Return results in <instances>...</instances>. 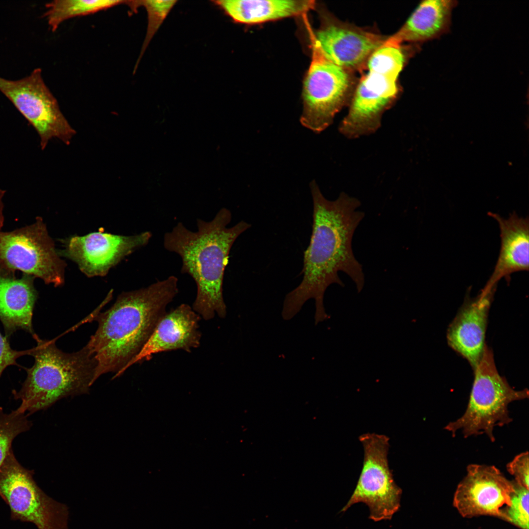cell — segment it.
Listing matches in <instances>:
<instances>
[{"mask_svg":"<svg viewBox=\"0 0 529 529\" xmlns=\"http://www.w3.org/2000/svg\"><path fill=\"white\" fill-rule=\"evenodd\" d=\"M507 471L515 478L518 484L529 489V453L523 452L517 455L506 465Z\"/></svg>","mask_w":529,"mask_h":529,"instance_id":"cell-25","label":"cell"},{"mask_svg":"<svg viewBox=\"0 0 529 529\" xmlns=\"http://www.w3.org/2000/svg\"><path fill=\"white\" fill-rule=\"evenodd\" d=\"M456 0H426L416 7L407 21L388 39L404 42H423L440 38L450 31Z\"/></svg>","mask_w":529,"mask_h":529,"instance_id":"cell-19","label":"cell"},{"mask_svg":"<svg viewBox=\"0 0 529 529\" xmlns=\"http://www.w3.org/2000/svg\"><path fill=\"white\" fill-rule=\"evenodd\" d=\"M177 2V0H134L135 10L140 6L146 10L148 17L147 32L134 71L152 38Z\"/></svg>","mask_w":529,"mask_h":529,"instance_id":"cell-23","label":"cell"},{"mask_svg":"<svg viewBox=\"0 0 529 529\" xmlns=\"http://www.w3.org/2000/svg\"><path fill=\"white\" fill-rule=\"evenodd\" d=\"M201 317L190 305L182 304L166 313L161 319L148 339L129 364L148 361L155 354L181 349L191 352L200 344Z\"/></svg>","mask_w":529,"mask_h":529,"instance_id":"cell-15","label":"cell"},{"mask_svg":"<svg viewBox=\"0 0 529 529\" xmlns=\"http://www.w3.org/2000/svg\"><path fill=\"white\" fill-rule=\"evenodd\" d=\"M211 2L235 23L246 24L304 16L315 5L314 1L311 0H218Z\"/></svg>","mask_w":529,"mask_h":529,"instance_id":"cell-20","label":"cell"},{"mask_svg":"<svg viewBox=\"0 0 529 529\" xmlns=\"http://www.w3.org/2000/svg\"><path fill=\"white\" fill-rule=\"evenodd\" d=\"M474 370V379L466 409L460 417L444 429L454 436L457 431H461L466 438L485 434L494 442V428L508 424L512 420L509 404L528 398L529 390H516L510 386L498 372L492 350L486 345Z\"/></svg>","mask_w":529,"mask_h":529,"instance_id":"cell-5","label":"cell"},{"mask_svg":"<svg viewBox=\"0 0 529 529\" xmlns=\"http://www.w3.org/2000/svg\"><path fill=\"white\" fill-rule=\"evenodd\" d=\"M466 470L454 494V507L464 518L487 516L504 520V511L514 490L513 481L494 466L471 464Z\"/></svg>","mask_w":529,"mask_h":529,"instance_id":"cell-12","label":"cell"},{"mask_svg":"<svg viewBox=\"0 0 529 529\" xmlns=\"http://www.w3.org/2000/svg\"><path fill=\"white\" fill-rule=\"evenodd\" d=\"M15 274L0 264V320L7 338L19 330L33 337V311L38 296L34 278L25 274L17 278Z\"/></svg>","mask_w":529,"mask_h":529,"instance_id":"cell-17","label":"cell"},{"mask_svg":"<svg viewBox=\"0 0 529 529\" xmlns=\"http://www.w3.org/2000/svg\"><path fill=\"white\" fill-rule=\"evenodd\" d=\"M151 237L149 231L131 236L92 232L64 240L58 253L75 263L88 277L103 276L124 257L146 245Z\"/></svg>","mask_w":529,"mask_h":529,"instance_id":"cell-13","label":"cell"},{"mask_svg":"<svg viewBox=\"0 0 529 529\" xmlns=\"http://www.w3.org/2000/svg\"><path fill=\"white\" fill-rule=\"evenodd\" d=\"M496 289L483 288L474 299L467 301L448 328L449 345L474 369L485 344L487 315Z\"/></svg>","mask_w":529,"mask_h":529,"instance_id":"cell-16","label":"cell"},{"mask_svg":"<svg viewBox=\"0 0 529 529\" xmlns=\"http://www.w3.org/2000/svg\"><path fill=\"white\" fill-rule=\"evenodd\" d=\"M30 349L17 351L11 348L8 340L0 333V377L5 369L10 365L21 366L17 363V359L24 355H29Z\"/></svg>","mask_w":529,"mask_h":529,"instance_id":"cell-26","label":"cell"},{"mask_svg":"<svg viewBox=\"0 0 529 529\" xmlns=\"http://www.w3.org/2000/svg\"><path fill=\"white\" fill-rule=\"evenodd\" d=\"M23 466L12 449L0 466L1 498L13 520L32 523L38 529H68V506L48 496Z\"/></svg>","mask_w":529,"mask_h":529,"instance_id":"cell-7","label":"cell"},{"mask_svg":"<svg viewBox=\"0 0 529 529\" xmlns=\"http://www.w3.org/2000/svg\"><path fill=\"white\" fill-rule=\"evenodd\" d=\"M368 72L360 80L350 102L347 115L338 130L348 139L375 133L381 125L384 112L395 99L397 81L402 69L375 59H369Z\"/></svg>","mask_w":529,"mask_h":529,"instance_id":"cell-10","label":"cell"},{"mask_svg":"<svg viewBox=\"0 0 529 529\" xmlns=\"http://www.w3.org/2000/svg\"><path fill=\"white\" fill-rule=\"evenodd\" d=\"M488 215L498 223L501 247L493 272L484 287L496 289L499 281H510V275L529 269V222L527 217L513 213L507 218L489 212Z\"/></svg>","mask_w":529,"mask_h":529,"instance_id":"cell-18","label":"cell"},{"mask_svg":"<svg viewBox=\"0 0 529 529\" xmlns=\"http://www.w3.org/2000/svg\"><path fill=\"white\" fill-rule=\"evenodd\" d=\"M309 31L312 61L303 84V110L300 121L304 127L318 133L333 123L336 114L348 103L352 78L348 70L323 54Z\"/></svg>","mask_w":529,"mask_h":529,"instance_id":"cell-6","label":"cell"},{"mask_svg":"<svg viewBox=\"0 0 529 529\" xmlns=\"http://www.w3.org/2000/svg\"><path fill=\"white\" fill-rule=\"evenodd\" d=\"M31 426V421L28 420L27 414L17 409L9 413L5 412L0 407V466L12 449L14 439L21 433L29 430Z\"/></svg>","mask_w":529,"mask_h":529,"instance_id":"cell-22","label":"cell"},{"mask_svg":"<svg viewBox=\"0 0 529 529\" xmlns=\"http://www.w3.org/2000/svg\"><path fill=\"white\" fill-rule=\"evenodd\" d=\"M313 201L312 234L304 253L303 279L284 300L282 316L292 319L309 299L315 300V325L329 318L323 303L325 292L332 284H344L339 272L348 275L358 293L365 283L361 264L352 249L354 233L365 216L358 210L361 203L344 192L335 200L327 199L315 181L310 185Z\"/></svg>","mask_w":529,"mask_h":529,"instance_id":"cell-1","label":"cell"},{"mask_svg":"<svg viewBox=\"0 0 529 529\" xmlns=\"http://www.w3.org/2000/svg\"><path fill=\"white\" fill-rule=\"evenodd\" d=\"M510 503L504 511V521L520 529H529V489L513 481Z\"/></svg>","mask_w":529,"mask_h":529,"instance_id":"cell-24","label":"cell"},{"mask_svg":"<svg viewBox=\"0 0 529 529\" xmlns=\"http://www.w3.org/2000/svg\"><path fill=\"white\" fill-rule=\"evenodd\" d=\"M5 193V191L0 189V229L3 227L4 222V217L3 215L4 205L2 202V198Z\"/></svg>","mask_w":529,"mask_h":529,"instance_id":"cell-27","label":"cell"},{"mask_svg":"<svg viewBox=\"0 0 529 529\" xmlns=\"http://www.w3.org/2000/svg\"><path fill=\"white\" fill-rule=\"evenodd\" d=\"M364 452L363 465L356 488L341 509L346 511L355 504L363 503L374 522L391 520L401 506L402 489L395 483L387 458L389 438L366 433L360 436Z\"/></svg>","mask_w":529,"mask_h":529,"instance_id":"cell-8","label":"cell"},{"mask_svg":"<svg viewBox=\"0 0 529 529\" xmlns=\"http://www.w3.org/2000/svg\"><path fill=\"white\" fill-rule=\"evenodd\" d=\"M231 220L230 211L223 208L210 221L197 219L196 231L179 222L164 236V248L180 257L181 272L189 274L196 284L192 308L206 320L216 314L222 318L226 315L223 284L229 254L237 238L251 227L241 220L228 227Z\"/></svg>","mask_w":529,"mask_h":529,"instance_id":"cell-3","label":"cell"},{"mask_svg":"<svg viewBox=\"0 0 529 529\" xmlns=\"http://www.w3.org/2000/svg\"><path fill=\"white\" fill-rule=\"evenodd\" d=\"M60 256L41 217L31 225L0 231V264L11 271L60 286L64 282L65 267Z\"/></svg>","mask_w":529,"mask_h":529,"instance_id":"cell-9","label":"cell"},{"mask_svg":"<svg viewBox=\"0 0 529 529\" xmlns=\"http://www.w3.org/2000/svg\"><path fill=\"white\" fill-rule=\"evenodd\" d=\"M0 92L34 128L45 149L49 140L58 138L69 144L75 130L61 112L56 99L46 85L40 68L16 80L0 76Z\"/></svg>","mask_w":529,"mask_h":529,"instance_id":"cell-11","label":"cell"},{"mask_svg":"<svg viewBox=\"0 0 529 529\" xmlns=\"http://www.w3.org/2000/svg\"><path fill=\"white\" fill-rule=\"evenodd\" d=\"M37 343L30 349L34 358L30 368H24L27 377L15 400L21 401L18 411L27 415L47 409L61 399L89 393L94 380L96 361L85 345L79 351L66 353L58 348L55 339H42L36 334Z\"/></svg>","mask_w":529,"mask_h":529,"instance_id":"cell-4","label":"cell"},{"mask_svg":"<svg viewBox=\"0 0 529 529\" xmlns=\"http://www.w3.org/2000/svg\"><path fill=\"white\" fill-rule=\"evenodd\" d=\"M309 28L323 54L348 71L366 63L385 40L379 35L332 19H325L314 33Z\"/></svg>","mask_w":529,"mask_h":529,"instance_id":"cell-14","label":"cell"},{"mask_svg":"<svg viewBox=\"0 0 529 529\" xmlns=\"http://www.w3.org/2000/svg\"><path fill=\"white\" fill-rule=\"evenodd\" d=\"M129 0H56L46 5L44 15L52 31L70 18L88 15L120 4L127 5Z\"/></svg>","mask_w":529,"mask_h":529,"instance_id":"cell-21","label":"cell"},{"mask_svg":"<svg viewBox=\"0 0 529 529\" xmlns=\"http://www.w3.org/2000/svg\"><path fill=\"white\" fill-rule=\"evenodd\" d=\"M171 275L146 288L123 292L107 310L95 314L97 328L85 345L96 361L95 382L102 375H121L141 351L178 293Z\"/></svg>","mask_w":529,"mask_h":529,"instance_id":"cell-2","label":"cell"}]
</instances>
